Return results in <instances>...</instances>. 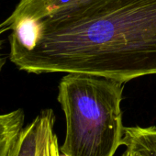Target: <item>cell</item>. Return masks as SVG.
Instances as JSON below:
<instances>
[{
	"label": "cell",
	"mask_w": 156,
	"mask_h": 156,
	"mask_svg": "<svg viewBox=\"0 0 156 156\" xmlns=\"http://www.w3.org/2000/svg\"><path fill=\"white\" fill-rule=\"evenodd\" d=\"M21 71L87 73L128 83L156 74V0H90L0 24Z\"/></svg>",
	"instance_id": "6da1fadb"
},
{
	"label": "cell",
	"mask_w": 156,
	"mask_h": 156,
	"mask_svg": "<svg viewBox=\"0 0 156 156\" xmlns=\"http://www.w3.org/2000/svg\"><path fill=\"white\" fill-rule=\"evenodd\" d=\"M124 83L110 78L66 73L57 100L65 118L60 151L66 156H114L123 145L121 101Z\"/></svg>",
	"instance_id": "7a4b0ae2"
},
{
	"label": "cell",
	"mask_w": 156,
	"mask_h": 156,
	"mask_svg": "<svg viewBox=\"0 0 156 156\" xmlns=\"http://www.w3.org/2000/svg\"><path fill=\"white\" fill-rule=\"evenodd\" d=\"M54 124L53 110H41L30 124L22 128L8 156H40L45 137Z\"/></svg>",
	"instance_id": "3957f363"
},
{
	"label": "cell",
	"mask_w": 156,
	"mask_h": 156,
	"mask_svg": "<svg viewBox=\"0 0 156 156\" xmlns=\"http://www.w3.org/2000/svg\"><path fill=\"white\" fill-rule=\"evenodd\" d=\"M87 1L90 0H20L13 12L0 24L8 25L20 19L39 20Z\"/></svg>",
	"instance_id": "277c9868"
},
{
	"label": "cell",
	"mask_w": 156,
	"mask_h": 156,
	"mask_svg": "<svg viewBox=\"0 0 156 156\" xmlns=\"http://www.w3.org/2000/svg\"><path fill=\"white\" fill-rule=\"evenodd\" d=\"M123 145L141 156H156V126L125 127Z\"/></svg>",
	"instance_id": "5b68a950"
},
{
	"label": "cell",
	"mask_w": 156,
	"mask_h": 156,
	"mask_svg": "<svg viewBox=\"0 0 156 156\" xmlns=\"http://www.w3.org/2000/svg\"><path fill=\"white\" fill-rule=\"evenodd\" d=\"M24 120L25 114L21 108L0 114V156H8L24 127Z\"/></svg>",
	"instance_id": "8992f818"
},
{
	"label": "cell",
	"mask_w": 156,
	"mask_h": 156,
	"mask_svg": "<svg viewBox=\"0 0 156 156\" xmlns=\"http://www.w3.org/2000/svg\"><path fill=\"white\" fill-rule=\"evenodd\" d=\"M60 146L54 127L51 128L45 137L40 156H60Z\"/></svg>",
	"instance_id": "52a82bcc"
},
{
	"label": "cell",
	"mask_w": 156,
	"mask_h": 156,
	"mask_svg": "<svg viewBox=\"0 0 156 156\" xmlns=\"http://www.w3.org/2000/svg\"><path fill=\"white\" fill-rule=\"evenodd\" d=\"M1 34H2V32H1V30H0V36H1ZM1 49H2V41L0 40V72L2 71L3 66H4L5 63H6L5 57H4V55L2 54V52H1Z\"/></svg>",
	"instance_id": "ba28073f"
},
{
	"label": "cell",
	"mask_w": 156,
	"mask_h": 156,
	"mask_svg": "<svg viewBox=\"0 0 156 156\" xmlns=\"http://www.w3.org/2000/svg\"><path fill=\"white\" fill-rule=\"evenodd\" d=\"M121 156H141V155L139 154L138 152H136V151L129 149V148H126L125 151H124V152H123V154Z\"/></svg>",
	"instance_id": "9c48e42d"
}]
</instances>
